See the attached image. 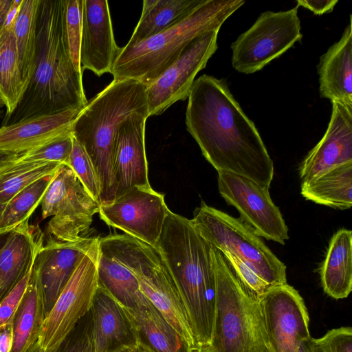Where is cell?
Masks as SVG:
<instances>
[{
  "mask_svg": "<svg viewBox=\"0 0 352 352\" xmlns=\"http://www.w3.org/2000/svg\"><path fill=\"white\" fill-rule=\"evenodd\" d=\"M186 129L217 170L237 174L270 188L274 167L254 123L224 79L195 80L186 111Z\"/></svg>",
  "mask_w": 352,
  "mask_h": 352,
  "instance_id": "cell-1",
  "label": "cell"
},
{
  "mask_svg": "<svg viewBox=\"0 0 352 352\" xmlns=\"http://www.w3.org/2000/svg\"><path fill=\"white\" fill-rule=\"evenodd\" d=\"M66 0H41L37 19V57L32 76L13 113L1 126L87 104L82 72L74 67L65 33Z\"/></svg>",
  "mask_w": 352,
  "mask_h": 352,
  "instance_id": "cell-2",
  "label": "cell"
},
{
  "mask_svg": "<svg viewBox=\"0 0 352 352\" xmlns=\"http://www.w3.org/2000/svg\"><path fill=\"white\" fill-rule=\"evenodd\" d=\"M156 250L180 292L196 346L208 345L216 296L213 246L191 219L169 210Z\"/></svg>",
  "mask_w": 352,
  "mask_h": 352,
  "instance_id": "cell-3",
  "label": "cell"
},
{
  "mask_svg": "<svg viewBox=\"0 0 352 352\" xmlns=\"http://www.w3.org/2000/svg\"><path fill=\"white\" fill-rule=\"evenodd\" d=\"M146 87L132 78L113 80L87 102L72 124V135L87 152L98 177L100 206L115 199L114 144L121 123L134 113L148 116Z\"/></svg>",
  "mask_w": 352,
  "mask_h": 352,
  "instance_id": "cell-4",
  "label": "cell"
},
{
  "mask_svg": "<svg viewBox=\"0 0 352 352\" xmlns=\"http://www.w3.org/2000/svg\"><path fill=\"white\" fill-rule=\"evenodd\" d=\"M245 3L243 0H206L172 27L135 45L120 47L111 74L113 80L132 78L146 86L161 75L194 38L214 29Z\"/></svg>",
  "mask_w": 352,
  "mask_h": 352,
  "instance_id": "cell-5",
  "label": "cell"
},
{
  "mask_svg": "<svg viewBox=\"0 0 352 352\" xmlns=\"http://www.w3.org/2000/svg\"><path fill=\"white\" fill-rule=\"evenodd\" d=\"M214 252L216 296L209 349L212 352H269L258 300L245 292L222 253L215 248Z\"/></svg>",
  "mask_w": 352,
  "mask_h": 352,
  "instance_id": "cell-6",
  "label": "cell"
},
{
  "mask_svg": "<svg viewBox=\"0 0 352 352\" xmlns=\"http://www.w3.org/2000/svg\"><path fill=\"white\" fill-rule=\"evenodd\" d=\"M100 242L137 278L141 292L189 343L196 346L180 292L157 250L127 234H111Z\"/></svg>",
  "mask_w": 352,
  "mask_h": 352,
  "instance_id": "cell-7",
  "label": "cell"
},
{
  "mask_svg": "<svg viewBox=\"0 0 352 352\" xmlns=\"http://www.w3.org/2000/svg\"><path fill=\"white\" fill-rule=\"evenodd\" d=\"M191 221L214 248L237 256L270 285L287 283L286 265L241 218L202 202Z\"/></svg>",
  "mask_w": 352,
  "mask_h": 352,
  "instance_id": "cell-8",
  "label": "cell"
},
{
  "mask_svg": "<svg viewBox=\"0 0 352 352\" xmlns=\"http://www.w3.org/2000/svg\"><path fill=\"white\" fill-rule=\"evenodd\" d=\"M98 240L81 258L54 305L45 314L36 342L45 352H57L91 309L98 287Z\"/></svg>",
  "mask_w": 352,
  "mask_h": 352,
  "instance_id": "cell-9",
  "label": "cell"
},
{
  "mask_svg": "<svg viewBox=\"0 0 352 352\" xmlns=\"http://www.w3.org/2000/svg\"><path fill=\"white\" fill-rule=\"evenodd\" d=\"M41 205L42 219L51 217L46 226L48 239L58 242H73L83 237L100 206L65 164L56 171Z\"/></svg>",
  "mask_w": 352,
  "mask_h": 352,
  "instance_id": "cell-10",
  "label": "cell"
},
{
  "mask_svg": "<svg viewBox=\"0 0 352 352\" xmlns=\"http://www.w3.org/2000/svg\"><path fill=\"white\" fill-rule=\"evenodd\" d=\"M298 7L262 12L254 23L232 43L234 69L246 74L258 72L296 42L301 41Z\"/></svg>",
  "mask_w": 352,
  "mask_h": 352,
  "instance_id": "cell-11",
  "label": "cell"
},
{
  "mask_svg": "<svg viewBox=\"0 0 352 352\" xmlns=\"http://www.w3.org/2000/svg\"><path fill=\"white\" fill-rule=\"evenodd\" d=\"M169 210L164 195L150 186L129 188L111 203L100 206L98 213L107 225L156 250Z\"/></svg>",
  "mask_w": 352,
  "mask_h": 352,
  "instance_id": "cell-12",
  "label": "cell"
},
{
  "mask_svg": "<svg viewBox=\"0 0 352 352\" xmlns=\"http://www.w3.org/2000/svg\"><path fill=\"white\" fill-rule=\"evenodd\" d=\"M217 173L219 192L238 210L240 218L260 237L285 245L289 239L288 228L270 197V188L237 174Z\"/></svg>",
  "mask_w": 352,
  "mask_h": 352,
  "instance_id": "cell-13",
  "label": "cell"
},
{
  "mask_svg": "<svg viewBox=\"0 0 352 352\" xmlns=\"http://www.w3.org/2000/svg\"><path fill=\"white\" fill-rule=\"evenodd\" d=\"M219 30H209L194 38L174 63L146 86L148 117L160 115L176 102L188 98L197 74L218 48Z\"/></svg>",
  "mask_w": 352,
  "mask_h": 352,
  "instance_id": "cell-14",
  "label": "cell"
},
{
  "mask_svg": "<svg viewBox=\"0 0 352 352\" xmlns=\"http://www.w3.org/2000/svg\"><path fill=\"white\" fill-rule=\"evenodd\" d=\"M269 344L274 352H296L311 336L304 300L287 283L270 287L258 299Z\"/></svg>",
  "mask_w": 352,
  "mask_h": 352,
  "instance_id": "cell-15",
  "label": "cell"
},
{
  "mask_svg": "<svg viewBox=\"0 0 352 352\" xmlns=\"http://www.w3.org/2000/svg\"><path fill=\"white\" fill-rule=\"evenodd\" d=\"M148 115L134 113L121 123L115 139L113 175L115 199L133 186H150L145 149Z\"/></svg>",
  "mask_w": 352,
  "mask_h": 352,
  "instance_id": "cell-16",
  "label": "cell"
},
{
  "mask_svg": "<svg viewBox=\"0 0 352 352\" xmlns=\"http://www.w3.org/2000/svg\"><path fill=\"white\" fill-rule=\"evenodd\" d=\"M115 41L108 1L83 0L80 62L82 72L98 76L111 73L119 54Z\"/></svg>",
  "mask_w": 352,
  "mask_h": 352,
  "instance_id": "cell-17",
  "label": "cell"
},
{
  "mask_svg": "<svg viewBox=\"0 0 352 352\" xmlns=\"http://www.w3.org/2000/svg\"><path fill=\"white\" fill-rule=\"evenodd\" d=\"M331 103V115L326 132L299 166L302 182L352 162V109L336 101Z\"/></svg>",
  "mask_w": 352,
  "mask_h": 352,
  "instance_id": "cell-18",
  "label": "cell"
},
{
  "mask_svg": "<svg viewBox=\"0 0 352 352\" xmlns=\"http://www.w3.org/2000/svg\"><path fill=\"white\" fill-rule=\"evenodd\" d=\"M98 240L82 237L73 242L47 239L34 261L43 296L45 314L52 308L83 256Z\"/></svg>",
  "mask_w": 352,
  "mask_h": 352,
  "instance_id": "cell-19",
  "label": "cell"
},
{
  "mask_svg": "<svg viewBox=\"0 0 352 352\" xmlns=\"http://www.w3.org/2000/svg\"><path fill=\"white\" fill-rule=\"evenodd\" d=\"M82 109L29 118L0 128V153L20 155L72 135Z\"/></svg>",
  "mask_w": 352,
  "mask_h": 352,
  "instance_id": "cell-20",
  "label": "cell"
},
{
  "mask_svg": "<svg viewBox=\"0 0 352 352\" xmlns=\"http://www.w3.org/2000/svg\"><path fill=\"white\" fill-rule=\"evenodd\" d=\"M94 352H119L137 341V333L124 307L98 287L92 307Z\"/></svg>",
  "mask_w": 352,
  "mask_h": 352,
  "instance_id": "cell-21",
  "label": "cell"
},
{
  "mask_svg": "<svg viewBox=\"0 0 352 352\" xmlns=\"http://www.w3.org/2000/svg\"><path fill=\"white\" fill-rule=\"evenodd\" d=\"M352 16L340 40L320 58L317 66L321 98L352 109Z\"/></svg>",
  "mask_w": 352,
  "mask_h": 352,
  "instance_id": "cell-22",
  "label": "cell"
},
{
  "mask_svg": "<svg viewBox=\"0 0 352 352\" xmlns=\"http://www.w3.org/2000/svg\"><path fill=\"white\" fill-rule=\"evenodd\" d=\"M43 243V233L29 224V219L6 236L0 245V299L34 263Z\"/></svg>",
  "mask_w": 352,
  "mask_h": 352,
  "instance_id": "cell-23",
  "label": "cell"
},
{
  "mask_svg": "<svg viewBox=\"0 0 352 352\" xmlns=\"http://www.w3.org/2000/svg\"><path fill=\"white\" fill-rule=\"evenodd\" d=\"M124 309L138 338L155 352H192L193 347L144 294L134 307Z\"/></svg>",
  "mask_w": 352,
  "mask_h": 352,
  "instance_id": "cell-24",
  "label": "cell"
},
{
  "mask_svg": "<svg viewBox=\"0 0 352 352\" xmlns=\"http://www.w3.org/2000/svg\"><path fill=\"white\" fill-rule=\"evenodd\" d=\"M322 289L338 300L352 290V232L342 228L331 237L320 270Z\"/></svg>",
  "mask_w": 352,
  "mask_h": 352,
  "instance_id": "cell-25",
  "label": "cell"
},
{
  "mask_svg": "<svg viewBox=\"0 0 352 352\" xmlns=\"http://www.w3.org/2000/svg\"><path fill=\"white\" fill-rule=\"evenodd\" d=\"M206 0H144L140 19L126 45L142 42L172 27Z\"/></svg>",
  "mask_w": 352,
  "mask_h": 352,
  "instance_id": "cell-26",
  "label": "cell"
},
{
  "mask_svg": "<svg viewBox=\"0 0 352 352\" xmlns=\"http://www.w3.org/2000/svg\"><path fill=\"white\" fill-rule=\"evenodd\" d=\"M45 314L40 281L34 266L27 292L13 322L11 352H32L36 344Z\"/></svg>",
  "mask_w": 352,
  "mask_h": 352,
  "instance_id": "cell-27",
  "label": "cell"
},
{
  "mask_svg": "<svg viewBox=\"0 0 352 352\" xmlns=\"http://www.w3.org/2000/svg\"><path fill=\"white\" fill-rule=\"evenodd\" d=\"M98 284L122 306L134 307L143 295L132 272L98 240Z\"/></svg>",
  "mask_w": 352,
  "mask_h": 352,
  "instance_id": "cell-28",
  "label": "cell"
},
{
  "mask_svg": "<svg viewBox=\"0 0 352 352\" xmlns=\"http://www.w3.org/2000/svg\"><path fill=\"white\" fill-rule=\"evenodd\" d=\"M300 194L307 200L333 208L352 206V162L337 166L322 175L302 182Z\"/></svg>",
  "mask_w": 352,
  "mask_h": 352,
  "instance_id": "cell-29",
  "label": "cell"
},
{
  "mask_svg": "<svg viewBox=\"0 0 352 352\" xmlns=\"http://www.w3.org/2000/svg\"><path fill=\"white\" fill-rule=\"evenodd\" d=\"M40 2L41 0H22L12 25L18 63L25 91L36 62L37 19Z\"/></svg>",
  "mask_w": 352,
  "mask_h": 352,
  "instance_id": "cell-30",
  "label": "cell"
},
{
  "mask_svg": "<svg viewBox=\"0 0 352 352\" xmlns=\"http://www.w3.org/2000/svg\"><path fill=\"white\" fill-rule=\"evenodd\" d=\"M24 91L12 26L0 36V97L6 108L4 118L13 113Z\"/></svg>",
  "mask_w": 352,
  "mask_h": 352,
  "instance_id": "cell-31",
  "label": "cell"
},
{
  "mask_svg": "<svg viewBox=\"0 0 352 352\" xmlns=\"http://www.w3.org/2000/svg\"><path fill=\"white\" fill-rule=\"evenodd\" d=\"M61 164L56 162H20L16 160L1 168L0 204L8 203L18 192L37 179L54 174Z\"/></svg>",
  "mask_w": 352,
  "mask_h": 352,
  "instance_id": "cell-32",
  "label": "cell"
},
{
  "mask_svg": "<svg viewBox=\"0 0 352 352\" xmlns=\"http://www.w3.org/2000/svg\"><path fill=\"white\" fill-rule=\"evenodd\" d=\"M56 173L34 182L7 203L0 219V228L16 226L30 219L36 207L41 204Z\"/></svg>",
  "mask_w": 352,
  "mask_h": 352,
  "instance_id": "cell-33",
  "label": "cell"
},
{
  "mask_svg": "<svg viewBox=\"0 0 352 352\" xmlns=\"http://www.w3.org/2000/svg\"><path fill=\"white\" fill-rule=\"evenodd\" d=\"M89 194L100 205V186L94 165L83 147L73 136V146L67 165Z\"/></svg>",
  "mask_w": 352,
  "mask_h": 352,
  "instance_id": "cell-34",
  "label": "cell"
},
{
  "mask_svg": "<svg viewBox=\"0 0 352 352\" xmlns=\"http://www.w3.org/2000/svg\"><path fill=\"white\" fill-rule=\"evenodd\" d=\"M83 0H66L65 33L69 51L76 69L82 72L80 62V46L82 33Z\"/></svg>",
  "mask_w": 352,
  "mask_h": 352,
  "instance_id": "cell-35",
  "label": "cell"
},
{
  "mask_svg": "<svg viewBox=\"0 0 352 352\" xmlns=\"http://www.w3.org/2000/svg\"><path fill=\"white\" fill-rule=\"evenodd\" d=\"M221 252L234 277L251 298L258 300L259 298L272 287L237 256L228 252Z\"/></svg>",
  "mask_w": 352,
  "mask_h": 352,
  "instance_id": "cell-36",
  "label": "cell"
},
{
  "mask_svg": "<svg viewBox=\"0 0 352 352\" xmlns=\"http://www.w3.org/2000/svg\"><path fill=\"white\" fill-rule=\"evenodd\" d=\"M73 146V135L20 154V162H56L67 165Z\"/></svg>",
  "mask_w": 352,
  "mask_h": 352,
  "instance_id": "cell-37",
  "label": "cell"
},
{
  "mask_svg": "<svg viewBox=\"0 0 352 352\" xmlns=\"http://www.w3.org/2000/svg\"><path fill=\"white\" fill-rule=\"evenodd\" d=\"M34 264V263L0 301V331L13 324L16 314L30 284Z\"/></svg>",
  "mask_w": 352,
  "mask_h": 352,
  "instance_id": "cell-38",
  "label": "cell"
},
{
  "mask_svg": "<svg viewBox=\"0 0 352 352\" xmlns=\"http://www.w3.org/2000/svg\"><path fill=\"white\" fill-rule=\"evenodd\" d=\"M57 352H94L91 309L78 322Z\"/></svg>",
  "mask_w": 352,
  "mask_h": 352,
  "instance_id": "cell-39",
  "label": "cell"
},
{
  "mask_svg": "<svg viewBox=\"0 0 352 352\" xmlns=\"http://www.w3.org/2000/svg\"><path fill=\"white\" fill-rule=\"evenodd\" d=\"M311 340L315 352H352V328L333 329L321 338H312Z\"/></svg>",
  "mask_w": 352,
  "mask_h": 352,
  "instance_id": "cell-40",
  "label": "cell"
},
{
  "mask_svg": "<svg viewBox=\"0 0 352 352\" xmlns=\"http://www.w3.org/2000/svg\"><path fill=\"white\" fill-rule=\"evenodd\" d=\"M22 0H0V36L14 24Z\"/></svg>",
  "mask_w": 352,
  "mask_h": 352,
  "instance_id": "cell-41",
  "label": "cell"
},
{
  "mask_svg": "<svg viewBox=\"0 0 352 352\" xmlns=\"http://www.w3.org/2000/svg\"><path fill=\"white\" fill-rule=\"evenodd\" d=\"M338 1L337 0L305 1L298 0L297 6H302L315 14H323L332 12Z\"/></svg>",
  "mask_w": 352,
  "mask_h": 352,
  "instance_id": "cell-42",
  "label": "cell"
},
{
  "mask_svg": "<svg viewBox=\"0 0 352 352\" xmlns=\"http://www.w3.org/2000/svg\"><path fill=\"white\" fill-rule=\"evenodd\" d=\"M13 344V324L0 331V352H11Z\"/></svg>",
  "mask_w": 352,
  "mask_h": 352,
  "instance_id": "cell-43",
  "label": "cell"
},
{
  "mask_svg": "<svg viewBox=\"0 0 352 352\" xmlns=\"http://www.w3.org/2000/svg\"><path fill=\"white\" fill-rule=\"evenodd\" d=\"M130 352H155L148 346L143 343L138 338L136 342L129 348Z\"/></svg>",
  "mask_w": 352,
  "mask_h": 352,
  "instance_id": "cell-44",
  "label": "cell"
},
{
  "mask_svg": "<svg viewBox=\"0 0 352 352\" xmlns=\"http://www.w3.org/2000/svg\"><path fill=\"white\" fill-rule=\"evenodd\" d=\"M19 155L0 153V168L15 162Z\"/></svg>",
  "mask_w": 352,
  "mask_h": 352,
  "instance_id": "cell-45",
  "label": "cell"
},
{
  "mask_svg": "<svg viewBox=\"0 0 352 352\" xmlns=\"http://www.w3.org/2000/svg\"><path fill=\"white\" fill-rule=\"evenodd\" d=\"M311 337L303 341L298 346L296 352H315L313 347Z\"/></svg>",
  "mask_w": 352,
  "mask_h": 352,
  "instance_id": "cell-46",
  "label": "cell"
},
{
  "mask_svg": "<svg viewBox=\"0 0 352 352\" xmlns=\"http://www.w3.org/2000/svg\"><path fill=\"white\" fill-rule=\"evenodd\" d=\"M192 352H212L208 345L197 346L192 349Z\"/></svg>",
  "mask_w": 352,
  "mask_h": 352,
  "instance_id": "cell-47",
  "label": "cell"
},
{
  "mask_svg": "<svg viewBox=\"0 0 352 352\" xmlns=\"http://www.w3.org/2000/svg\"><path fill=\"white\" fill-rule=\"evenodd\" d=\"M6 204H0V219L1 217V215L3 214V212L4 210V208L6 207Z\"/></svg>",
  "mask_w": 352,
  "mask_h": 352,
  "instance_id": "cell-48",
  "label": "cell"
},
{
  "mask_svg": "<svg viewBox=\"0 0 352 352\" xmlns=\"http://www.w3.org/2000/svg\"><path fill=\"white\" fill-rule=\"evenodd\" d=\"M32 352H45L42 349H41L36 344Z\"/></svg>",
  "mask_w": 352,
  "mask_h": 352,
  "instance_id": "cell-49",
  "label": "cell"
},
{
  "mask_svg": "<svg viewBox=\"0 0 352 352\" xmlns=\"http://www.w3.org/2000/svg\"><path fill=\"white\" fill-rule=\"evenodd\" d=\"M4 106H5V103H4L3 100H2V98L0 97V108H2Z\"/></svg>",
  "mask_w": 352,
  "mask_h": 352,
  "instance_id": "cell-50",
  "label": "cell"
},
{
  "mask_svg": "<svg viewBox=\"0 0 352 352\" xmlns=\"http://www.w3.org/2000/svg\"><path fill=\"white\" fill-rule=\"evenodd\" d=\"M4 111H0V118H1L2 117L4 118Z\"/></svg>",
  "mask_w": 352,
  "mask_h": 352,
  "instance_id": "cell-51",
  "label": "cell"
},
{
  "mask_svg": "<svg viewBox=\"0 0 352 352\" xmlns=\"http://www.w3.org/2000/svg\"><path fill=\"white\" fill-rule=\"evenodd\" d=\"M119 352H130V351H129V349H126L122 350Z\"/></svg>",
  "mask_w": 352,
  "mask_h": 352,
  "instance_id": "cell-52",
  "label": "cell"
},
{
  "mask_svg": "<svg viewBox=\"0 0 352 352\" xmlns=\"http://www.w3.org/2000/svg\"><path fill=\"white\" fill-rule=\"evenodd\" d=\"M269 352H274V351L270 347V344H269Z\"/></svg>",
  "mask_w": 352,
  "mask_h": 352,
  "instance_id": "cell-53",
  "label": "cell"
}]
</instances>
